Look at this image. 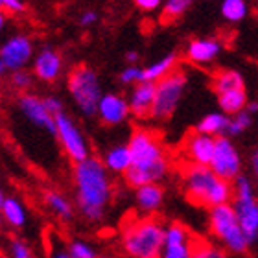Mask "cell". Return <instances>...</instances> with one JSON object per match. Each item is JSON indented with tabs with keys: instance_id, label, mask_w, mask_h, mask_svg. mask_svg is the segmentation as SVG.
Returning a JSON list of instances; mask_svg holds the SVG:
<instances>
[{
	"instance_id": "1",
	"label": "cell",
	"mask_w": 258,
	"mask_h": 258,
	"mask_svg": "<svg viewBox=\"0 0 258 258\" xmlns=\"http://www.w3.org/2000/svg\"><path fill=\"white\" fill-rule=\"evenodd\" d=\"M72 181L78 212L91 223L102 221L113 198V183L103 161L91 155L87 161L74 164Z\"/></svg>"
},
{
	"instance_id": "2",
	"label": "cell",
	"mask_w": 258,
	"mask_h": 258,
	"mask_svg": "<svg viewBox=\"0 0 258 258\" xmlns=\"http://www.w3.org/2000/svg\"><path fill=\"white\" fill-rule=\"evenodd\" d=\"M133 166L125 173V183L133 188L159 183L168 173V159L164 146L153 131L135 129L127 142Z\"/></svg>"
},
{
	"instance_id": "3",
	"label": "cell",
	"mask_w": 258,
	"mask_h": 258,
	"mask_svg": "<svg viewBox=\"0 0 258 258\" xmlns=\"http://www.w3.org/2000/svg\"><path fill=\"white\" fill-rule=\"evenodd\" d=\"M183 188L184 196L198 207H220L227 205L234 198V188L229 181H223L209 166L186 164L183 168Z\"/></svg>"
},
{
	"instance_id": "4",
	"label": "cell",
	"mask_w": 258,
	"mask_h": 258,
	"mask_svg": "<svg viewBox=\"0 0 258 258\" xmlns=\"http://www.w3.org/2000/svg\"><path fill=\"white\" fill-rule=\"evenodd\" d=\"M166 229L155 218H142L125 223L122 245L131 258H161Z\"/></svg>"
},
{
	"instance_id": "5",
	"label": "cell",
	"mask_w": 258,
	"mask_h": 258,
	"mask_svg": "<svg viewBox=\"0 0 258 258\" xmlns=\"http://www.w3.org/2000/svg\"><path fill=\"white\" fill-rule=\"evenodd\" d=\"M67 89L72 98L74 105L83 116H94L98 114V105L102 100V85L98 72L89 64H76L69 72L67 78Z\"/></svg>"
},
{
	"instance_id": "6",
	"label": "cell",
	"mask_w": 258,
	"mask_h": 258,
	"mask_svg": "<svg viewBox=\"0 0 258 258\" xmlns=\"http://www.w3.org/2000/svg\"><path fill=\"white\" fill-rule=\"evenodd\" d=\"M210 231L216 238H220L232 253L242 254L247 251L249 242L240 227L236 210L231 205H220L210 210Z\"/></svg>"
},
{
	"instance_id": "7",
	"label": "cell",
	"mask_w": 258,
	"mask_h": 258,
	"mask_svg": "<svg viewBox=\"0 0 258 258\" xmlns=\"http://www.w3.org/2000/svg\"><path fill=\"white\" fill-rule=\"evenodd\" d=\"M186 87V74L181 70H173L166 78L155 83V102L151 109V118L166 120L177 109L181 96Z\"/></svg>"
},
{
	"instance_id": "8",
	"label": "cell",
	"mask_w": 258,
	"mask_h": 258,
	"mask_svg": "<svg viewBox=\"0 0 258 258\" xmlns=\"http://www.w3.org/2000/svg\"><path fill=\"white\" fill-rule=\"evenodd\" d=\"M55 125H57L55 139L59 142L64 155L69 157L74 164L87 161L91 157V148H89L85 135L80 129V125L74 122V118L69 116L67 113H61L55 116Z\"/></svg>"
},
{
	"instance_id": "9",
	"label": "cell",
	"mask_w": 258,
	"mask_h": 258,
	"mask_svg": "<svg viewBox=\"0 0 258 258\" xmlns=\"http://www.w3.org/2000/svg\"><path fill=\"white\" fill-rule=\"evenodd\" d=\"M17 107L21 114L33 125V127L41 129L44 133L55 137L57 135V125H55V116L48 111L43 96H37L33 92L21 94L17 100Z\"/></svg>"
},
{
	"instance_id": "10",
	"label": "cell",
	"mask_w": 258,
	"mask_h": 258,
	"mask_svg": "<svg viewBox=\"0 0 258 258\" xmlns=\"http://www.w3.org/2000/svg\"><path fill=\"white\" fill-rule=\"evenodd\" d=\"M240 155H238L236 148L232 146V142L227 137H220L216 139V151L210 162V170L223 181L231 183L232 179H236L240 175Z\"/></svg>"
},
{
	"instance_id": "11",
	"label": "cell",
	"mask_w": 258,
	"mask_h": 258,
	"mask_svg": "<svg viewBox=\"0 0 258 258\" xmlns=\"http://www.w3.org/2000/svg\"><path fill=\"white\" fill-rule=\"evenodd\" d=\"M33 57H35L33 41L24 33H17L0 46V59L4 61V64L8 67V72L24 70V67Z\"/></svg>"
},
{
	"instance_id": "12",
	"label": "cell",
	"mask_w": 258,
	"mask_h": 258,
	"mask_svg": "<svg viewBox=\"0 0 258 258\" xmlns=\"http://www.w3.org/2000/svg\"><path fill=\"white\" fill-rule=\"evenodd\" d=\"M194 234L181 223H172L166 229L161 258H192Z\"/></svg>"
},
{
	"instance_id": "13",
	"label": "cell",
	"mask_w": 258,
	"mask_h": 258,
	"mask_svg": "<svg viewBox=\"0 0 258 258\" xmlns=\"http://www.w3.org/2000/svg\"><path fill=\"white\" fill-rule=\"evenodd\" d=\"M216 151V139L210 135H203L196 131L190 133L184 140V155L188 159V164H198V166H209L212 162Z\"/></svg>"
},
{
	"instance_id": "14",
	"label": "cell",
	"mask_w": 258,
	"mask_h": 258,
	"mask_svg": "<svg viewBox=\"0 0 258 258\" xmlns=\"http://www.w3.org/2000/svg\"><path fill=\"white\" fill-rule=\"evenodd\" d=\"M63 72V57L55 48L44 46L33 57V76L41 81L54 83Z\"/></svg>"
},
{
	"instance_id": "15",
	"label": "cell",
	"mask_w": 258,
	"mask_h": 258,
	"mask_svg": "<svg viewBox=\"0 0 258 258\" xmlns=\"http://www.w3.org/2000/svg\"><path fill=\"white\" fill-rule=\"evenodd\" d=\"M129 102L124 96L107 92L103 94L98 105V118L105 125H118L129 116Z\"/></svg>"
},
{
	"instance_id": "16",
	"label": "cell",
	"mask_w": 258,
	"mask_h": 258,
	"mask_svg": "<svg viewBox=\"0 0 258 258\" xmlns=\"http://www.w3.org/2000/svg\"><path fill=\"white\" fill-rule=\"evenodd\" d=\"M234 210H236L238 221L243 234L249 243L258 242V199H234Z\"/></svg>"
},
{
	"instance_id": "17",
	"label": "cell",
	"mask_w": 258,
	"mask_h": 258,
	"mask_svg": "<svg viewBox=\"0 0 258 258\" xmlns=\"http://www.w3.org/2000/svg\"><path fill=\"white\" fill-rule=\"evenodd\" d=\"M129 111L137 118H148L151 116V109L155 102V83L142 81L131 91L129 96Z\"/></svg>"
},
{
	"instance_id": "18",
	"label": "cell",
	"mask_w": 258,
	"mask_h": 258,
	"mask_svg": "<svg viewBox=\"0 0 258 258\" xmlns=\"http://www.w3.org/2000/svg\"><path fill=\"white\" fill-rule=\"evenodd\" d=\"M221 43L218 39H194L186 48V57L196 64L212 63L220 55Z\"/></svg>"
},
{
	"instance_id": "19",
	"label": "cell",
	"mask_w": 258,
	"mask_h": 258,
	"mask_svg": "<svg viewBox=\"0 0 258 258\" xmlns=\"http://www.w3.org/2000/svg\"><path fill=\"white\" fill-rule=\"evenodd\" d=\"M43 201L46 209L61 221H70L74 218V205L59 190H44Z\"/></svg>"
},
{
	"instance_id": "20",
	"label": "cell",
	"mask_w": 258,
	"mask_h": 258,
	"mask_svg": "<svg viewBox=\"0 0 258 258\" xmlns=\"http://www.w3.org/2000/svg\"><path fill=\"white\" fill-rule=\"evenodd\" d=\"M103 164L109 172L113 173H127V170L133 166V157H131V151H129L127 144H118L111 148V150L103 155Z\"/></svg>"
},
{
	"instance_id": "21",
	"label": "cell",
	"mask_w": 258,
	"mask_h": 258,
	"mask_svg": "<svg viewBox=\"0 0 258 258\" xmlns=\"http://www.w3.org/2000/svg\"><path fill=\"white\" fill-rule=\"evenodd\" d=\"M162 201H164V190L161 184L153 183L137 188V205L142 212H148V214L155 212L161 209Z\"/></svg>"
},
{
	"instance_id": "22",
	"label": "cell",
	"mask_w": 258,
	"mask_h": 258,
	"mask_svg": "<svg viewBox=\"0 0 258 258\" xmlns=\"http://www.w3.org/2000/svg\"><path fill=\"white\" fill-rule=\"evenodd\" d=\"M0 209H2V216H4V223H8L11 229H22L26 225V209L19 198L6 196V199L0 203Z\"/></svg>"
},
{
	"instance_id": "23",
	"label": "cell",
	"mask_w": 258,
	"mask_h": 258,
	"mask_svg": "<svg viewBox=\"0 0 258 258\" xmlns=\"http://www.w3.org/2000/svg\"><path fill=\"white\" fill-rule=\"evenodd\" d=\"M175 63H177V55L175 54L164 55L161 61H157V63L142 69V81H148V83H157V81H161L162 78H166L170 72H173Z\"/></svg>"
},
{
	"instance_id": "24",
	"label": "cell",
	"mask_w": 258,
	"mask_h": 258,
	"mask_svg": "<svg viewBox=\"0 0 258 258\" xmlns=\"http://www.w3.org/2000/svg\"><path fill=\"white\" fill-rule=\"evenodd\" d=\"M212 87L218 92V96L231 91H240V89H243V78L234 70H221L214 76Z\"/></svg>"
},
{
	"instance_id": "25",
	"label": "cell",
	"mask_w": 258,
	"mask_h": 258,
	"mask_svg": "<svg viewBox=\"0 0 258 258\" xmlns=\"http://www.w3.org/2000/svg\"><path fill=\"white\" fill-rule=\"evenodd\" d=\"M218 100H220V107L223 109V113H227V114H238L247 107V96H245V91H243V89L220 94Z\"/></svg>"
},
{
	"instance_id": "26",
	"label": "cell",
	"mask_w": 258,
	"mask_h": 258,
	"mask_svg": "<svg viewBox=\"0 0 258 258\" xmlns=\"http://www.w3.org/2000/svg\"><path fill=\"white\" fill-rule=\"evenodd\" d=\"M229 122H231V120L227 118L225 114H220V113L207 114V116L198 124V131L203 135L214 137V135H220V133H223V131H227Z\"/></svg>"
},
{
	"instance_id": "27",
	"label": "cell",
	"mask_w": 258,
	"mask_h": 258,
	"mask_svg": "<svg viewBox=\"0 0 258 258\" xmlns=\"http://www.w3.org/2000/svg\"><path fill=\"white\" fill-rule=\"evenodd\" d=\"M221 15L229 22H240L247 15V2L245 0H223Z\"/></svg>"
},
{
	"instance_id": "28",
	"label": "cell",
	"mask_w": 258,
	"mask_h": 258,
	"mask_svg": "<svg viewBox=\"0 0 258 258\" xmlns=\"http://www.w3.org/2000/svg\"><path fill=\"white\" fill-rule=\"evenodd\" d=\"M192 258H227V254L221 249L214 247L212 243L205 242L203 238L194 236L192 243Z\"/></svg>"
},
{
	"instance_id": "29",
	"label": "cell",
	"mask_w": 258,
	"mask_h": 258,
	"mask_svg": "<svg viewBox=\"0 0 258 258\" xmlns=\"http://www.w3.org/2000/svg\"><path fill=\"white\" fill-rule=\"evenodd\" d=\"M194 0H166V4L162 8V21L172 22L179 17H183V13L192 6Z\"/></svg>"
},
{
	"instance_id": "30",
	"label": "cell",
	"mask_w": 258,
	"mask_h": 258,
	"mask_svg": "<svg viewBox=\"0 0 258 258\" xmlns=\"http://www.w3.org/2000/svg\"><path fill=\"white\" fill-rule=\"evenodd\" d=\"M67 251H69L70 258H98L94 249L83 240H72L67 245Z\"/></svg>"
},
{
	"instance_id": "31",
	"label": "cell",
	"mask_w": 258,
	"mask_h": 258,
	"mask_svg": "<svg viewBox=\"0 0 258 258\" xmlns=\"http://www.w3.org/2000/svg\"><path fill=\"white\" fill-rule=\"evenodd\" d=\"M11 85H13V89L21 91L22 94H26V92L30 91V87L33 85V74L28 72V70L11 72Z\"/></svg>"
},
{
	"instance_id": "32",
	"label": "cell",
	"mask_w": 258,
	"mask_h": 258,
	"mask_svg": "<svg viewBox=\"0 0 258 258\" xmlns=\"http://www.w3.org/2000/svg\"><path fill=\"white\" fill-rule=\"evenodd\" d=\"M234 199H249V198H254V190H253V184L249 181L245 175H238L234 179Z\"/></svg>"
},
{
	"instance_id": "33",
	"label": "cell",
	"mask_w": 258,
	"mask_h": 258,
	"mask_svg": "<svg viewBox=\"0 0 258 258\" xmlns=\"http://www.w3.org/2000/svg\"><path fill=\"white\" fill-rule=\"evenodd\" d=\"M251 125V113L247 111H242V113H238L234 118L229 122V127H227V133L229 135H240L242 131Z\"/></svg>"
},
{
	"instance_id": "34",
	"label": "cell",
	"mask_w": 258,
	"mask_h": 258,
	"mask_svg": "<svg viewBox=\"0 0 258 258\" xmlns=\"http://www.w3.org/2000/svg\"><path fill=\"white\" fill-rule=\"evenodd\" d=\"M10 258H33V251L24 240L13 238L10 242Z\"/></svg>"
},
{
	"instance_id": "35",
	"label": "cell",
	"mask_w": 258,
	"mask_h": 258,
	"mask_svg": "<svg viewBox=\"0 0 258 258\" xmlns=\"http://www.w3.org/2000/svg\"><path fill=\"white\" fill-rule=\"evenodd\" d=\"M120 81L124 83V85H133V83H142V69H139V67H127V69H124L122 72H120Z\"/></svg>"
},
{
	"instance_id": "36",
	"label": "cell",
	"mask_w": 258,
	"mask_h": 258,
	"mask_svg": "<svg viewBox=\"0 0 258 258\" xmlns=\"http://www.w3.org/2000/svg\"><path fill=\"white\" fill-rule=\"evenodd\" d=\"M44 103H46V107H48V111L54 116H57V114L64 113V107H63V102H61L57 96H44Z\"/></svg>"
},
{
	"instance_id": "37",
	"label": "cell",
	"mask_w": 258,
	"mask_h": 258,
	"mask_svg": "<svg viewBox=\"0 0 258 258\" xmlns=\"http://www.w3.org/2000/svg\"><path fill=\"white\" fill-rule=\"evenodd\" d=\"M2 4H4V10L10 13H22L26 10V4L22 0H2Z\"/></svg>"
},
{
	"instance_id": "38",
	"label": "cell",
	"mask_w": 258,
	"mask_h": 258,
	"mask_svg": "<svg viewBox=\"0 0 258 258\" xmlns=\"http://www.w3.org/2000/svg\"><path fill=\"white\" fill-rule=\"evenodd\" d=\"M133 2L142 11H153L162 4V0H133Z\"/></svg>"
},
{
	"instance_id": "39",
	"label": "cell",
	"mask_w": 258,
	"mask_h": 258,
	"mask_svg": "<svg viewBox=\"0 0 258 258\" xmlns=\"http://www.w3.org/2000/svg\"><path fill=\"white\" fill-rule=\"evenodd\" d=\"M96 21H98V13H96V11H92V10L83 11V13H81V17H80L81 26H92V24H96Z\"/></svg>"
},
{
	"instance_id": "40",
	"label": "cell",
	"mask_w": 258,
	"mask_h": 258,
	"mask_svg": "<svg viewBox=\"0 0 258 258\" xmlns=\"http://www.w3.org/2000/svg\"><path fill=\"white\" fill-rule=\"evenodd\" d=\"M50 258H70V254H69V251H67V247H63V249H55Z\"/></svg>"
},
{
	"instance_id": "41",
	"label": "cell",
	"mask_w": 258,
	"mask_h": 258,
	"mask_svg": "<svg viewBox=\"0 0 258 258\" xmlns=\"http://www.w3.org/2000/svg\"><path fill=\"white\" fill-rule=\"evenodd\" d=\"M251 166H253V173L258 181V151H254L253 157H251Z\"/></svg>"
},
{
	"instance_id": "42",
	"label": "cell",
	"mask_w": 258,
	"mask_h": 258,
	"mask_svg": "<svg viewBox=\"0 0 258 258\" xmlns=\"http://www.w3.org/2000/svg\"><path fill=\"white\" fill-rule=\"evenodd\" d=\"M125 59H127L129 63H135V61L139 59V52H127V54H125Z\"/></svg>"
},
{
	"instance_id": "43",
	"label": "cell",
	"mask_w": 258,
	"mask_h": 258,
	"mask_svg": "<svg viewBox=\"0 0 258 258\" xmlns=\"http://www.w3.org/2000/svg\"><path fill=\"white\" fill-rule=\"evenodd\" d=\"M258 111V103L253 102V103H249L247 105V113H256Z\"/></svg>"
},
{
	"instance_id": "44",
	"label": "cell",
	"mask_w": 258,
	"mask_h": 258,
	"mask_svg": "<svg viewBox=\"0 0 258 258\" xmlns=\"http://www.w3.org/2000/svg\"><path fill=\"white\" fill-rule=\"evenodd\" d=\"M4 26H6V15L2 13V11H0V32L4 30Z\"/></svg>"
},
{
	"instance_id": "45",
	"label": "cell",
	"mask_w": 258,
	"mask_h": 258,
	"mask_svg": "<svg viewBox=\"0 0 258 258\" xmlns=\"http://www.w3.org/2000/svg\"><path fill=\"white\" fill-rule=\"evenodd\" d=\"M6 72H8V67H6V64H4V61L0 59V76H4Z\"/></svg>"
},
{
	"instance_id": "46",
	"label": "cell",
	"mask_w": 258,
	"mask_h": 258,
	"mask_svg": "<svg viewBox=\"0 0 258 258\" xmlns=\"http://www.w3.org/2000/svg\"><path fill=\"white\" fill-rule=\"evenodd\" d=\"M6 199V196H4V190H2V186H0V203Z\"/></svg>"
},
{
	"instance_id": "47",
	"label": "cell",
	"mask_w": 258,
	"mask_h": 258,
	"mask_svg": "<svg viewBox=\"0 0 258 258\" xmlns=\"http://www.w3.org/2000/svg\"><path fill=\"white\" fill-rule=\"evenodd\" d=\"M4 225V216H2V209H0V229Z\"/></svg>"
},
{
	"instance_id": "48",
	"label": "cell",
	"mask_w": 258,
	"mask_h": 258,
	"mask_svg": "<svg viewBox=\"0 0 258 258\" xmlns=\"http://www.w3.org/2000/svg\"><path fill=\"white\" fill-rule=\"evenodd\" d=\"M4 10V4H2V0H0V11Z\"/></svg>"
},
{
	"instance_id": "49",
	"label": "cell",
	"mask_w": 258,
	"mask_h": 258,
	"mask_svg": "<svg viewBox=\"0 0 258 258\" xmlns=\"http://www.w3.org/2000/svg\"><path fill=\"white\" fill-rule=\"evenodd\" d=\"M98 258H107V256H98Z\"/></svg>"
}]
</instances>
